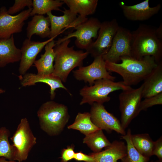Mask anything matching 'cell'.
Wrapping results in <instances>:
<instances>
[{"mask_svg": "<svg viewBox=\"0 0 162 162\" xmlns=\"http://www.w3.org/2000/svg\"><path fill=\"white\" fill-rule=\"evenodd\" d=\"M120 63L105 61L106 67L109 72H115L122 77L123 83L130 86L144 80L157 66L158 63L152 56H145L136 59L130 56L121 58Z\"/></svg>", "mask_w": 162, "mask_h": 162, "instance_id": "obj_1", "label": "cell"}, {"mask_svg": "<svg viewBox=\"0 0 162 162\" xmlns=\"http://www.w3.org/2000/svg\"><path fill=\"white\" fill-rule=\"evenodd\" d=\"M156 28L145 24L140 25L131 32V56L136 59L147 56L153 57L157 63L162 61V39Z\"/></svg>", "mask_w": 162, "mask_h": 162, "instance_id": "obj_2", "label": "cell"}, {"mask_svg": "<svg viewBox=\"0 0 162 162\" xmlns=\"http://www.w3.org/2000/svg\"><path fill=\"white\" fill-rule=\"evenodd\" d=\"M70 39L56 44L54 47L55 54L54 70L52 74L65 82L68 75L75 68L82 66L83 60L89 54L86 51L75 50L74 46L69 47Z\"/></svg>", "mask_w": 162, "mask_h": 162, "instance_id": "obj_3", "label": "cell"}, {"mask_svg": "<svg viewBox=\"0 0 162 162\" xmlns=\"http://www.w3.org/2000/svg\"><path fill=\"white\" fill-rule=\"evenodd\" d=\"M37 115L40 128L51 136L59 134L70 117L66 106L52 100L42 104L37 111Z\"/></svg>", "mask_w": 162, "mask_h": 162, "instance_id": "obj_4", "label": "cell"}, {"mask_svg": "<svg viewBox=\"0 0 162 162\" xmlns=\"http://www.w3.org/2000/svg\"><path fill=\"white\" fill-rule=\"evenodd\" d=\"M131 87L125 85L122 81L115 82L110 80L103 79L96 80L91 86H85L80 91L82 97L80 105L94 103L103 104L109 101L111 99L108 95L114 91L129 89Z\"/></svg>", "mask_w": 162, "mask_h": 162, "instance_id": "obj_5", "label": "cell"}, {"mask_svg": "<svg viewBox=\"0 0 162 162\" xmlns=\"http://www.w3.org/2000/svg\"><path fill=\"white\" fill-rule=\"evenodd\" d=\"M15 149V161L22 162L28 158L29 152L37 143V138L26 118H22L10 138Z\"/></svg>", "mask_w": 162, "mask_h": 162, "instance_id": "obj_6", "label": "cell"}, {"mask_svg": "<svg viewBox=\"0 0 162 162\" xmlns=\"http://www.w3.org/2000/svg\"><path fill=\"white\" fill-rule=\"evenodd\" d=\"M143 85L136 89L132 88L122 91L119 95L121 123L125 130L132 121L139 114L140 105L142 98Z\"/></svg>", "mask_w": 162, "mask_h": 162, "instance_id": "obj_7", "label": "cell"}, {"mask_svg": "<svg viewBox=\"0 0 162 162\" xmlns=\"http://www.w3.org/2000/svg\"><path fill=\"white\" fill-rule=\"evenodd\" d=\"M101 22L97 18L91 17L74 28V32L69 33L63 38L56 42L59 44L66 40L74 37L75 43L78 48L87 50L93 43V39L97 38Z\"/></svg>", "mask_w": 162, "mask_h": 162, "instance_id": "obj_8", "label": "cell"}, {"mask_svg": "<svg viewBox=\"0 0 162 162\" xmlns=\"http://www.w3.org/2000/svg\"><path fill=\"white\" fill-rule=\"evenodd\" d=\"M119 26L115 19L101 22L97 39L86 51L94 58L105 55L111 47Z\"/></svg>", "mask_w": 162, "mask_h": 162, "instance_id": "obj_9", "label": "cell"}, {"mask_svg": "<svg viewBox=\"0 0 162 162\" xmlns=\"http://www.w3.org/2000/svg\"><path fill=\"white\" fill-rule=\"evenodd\" d=\"M32 9L28 8L12 15L8 13L5 6L2 7L0 8V39H8L14 34L21 32Z\"/></svg>", "mask_w": 162, "mask_h": 162, "instance_id": "obj_10", "label": "cell"}, {"mask_svg": "<svg viewBox=\"0 0 162 162\" xmlns=\"http://www.w3.org/2000/svg\"><path fill=\"white\" fill-rule=\"evenodd\" d=\"M73 73L76 80L88 82L90 86L93 85L98 80L106 79L114 81L116 78V77L110 75L107 70L105 61L101 56L94 58L90 64L79 67Z\"/></svg>", "mask_w": 162, "mask_h": 162, "instance_id": "obj_11", "label": "cell"}, {"mask_svg": "<svg viewBox=\"0 0 162 162\" xmlns=\"http://www.w3.org/2000/svg\"><path fill=\"white\" fill-rule=\"evenodd\" d=\"M91 105L90 112L91 119L98 128L108 132L113 130L122 135L126 134L120 121L107 111L103 104L94 103Z\"/></svg>", "mask_w": 162, "mask_h": 162, "instance_id": "obj_12", "label": "cell"}, {"mask_svg": "<svg viewBox=\"0 0 162 162\" xmlns=\"http://www.w3.org/2000/svg\"><path fill=\"white\" fill-rule=\"evenodd\" d=\"M131 32L121 26L119 28L113 38L109 51L102 56L105 61L117 63L121 58L131 56Z\"/></svg>", "mask_w": 162, "mask_h": 162, "instance_id": "obj_13", "label": "cell"}, {"mask_svg": "<svg viewBox=\"0 0 162 162\" xmlns=\"http://www.w3.org/2000/svg\"><path fill=\"white\" fill-rule=\"evenodd\" d=\"M56 38H51L43 42L32 41L28 38L24 40L20 49L21 58L19 68V71L21 75L26 74L34 64L38 54L47 43Z\"/></svg>", "mask_w": 162, "mask_h": 162, "instance_id": "obj_14", "label": "cell"}, {"mask_svg": "<svg viewBox=\"0 0 162 162\" xmlns=\"http://www.w3.org/2000/svg\"><path fill=\"white\" fill-rule=\"evenodd\" d=\"M64 14L60 16L53 15L51 12L47 13L50 22V34L49 38L56 37L64 31L70 28H74L84 22L85 20L70 9H64Z\"/></svg>", "mask_w": 162, "mask_h": 162, "instance_id": "obj_15", "label": "cell"}, {"mask_svg": "<svg viewBox=\"0 0 162 162\" xmlns=\"http://www.w3.org/2000/svg\"><path fill=\"white\" fill-rule=\"evenodd\" d=\"M149 0H146L133 5H127L123 2L119 3L125 17L133 21H143L147 20L157 14L161 6L158 4L154 7L149 6Z\"/></svg>", "mask_w": 162, "mask_h": 162, "instance_id": "obj_16", "label": "cell"}, {"mask_svg": "<svg viewBox=\"0 0 162 162\" xmlns=\"http://www.w3.org/2000/svg\"><path fill=\"white\" fill-rule=\"evenodd\" d=\"M22 86H34L38 82L46 83L50 87V97L53 99L56 96L55 90L58 88H62L68 92V89L63 84L60 78L53 75L49 74H39L32 73L25 74L19 77Z\"/></svg>", "mask_w": 162, "mask_h": 162, "instance_id": "obj_17", "label": "cell"}, {"mask_svg": "<svg viewBox=\"0 0 162 162\" xmlns=\"http://www.w3.org/2000/svg\"><path fill=\"white\" fill-rule=\"evenodd\" d=\"M127 146L122 141L115 140L105 150L98 153L89 154L96 162H118L126 154Z\"/></svg>", "mask_w": 162, "mask_h": 162, "instance_id": "obj_18", "label": "cell"}, {"mask_svg": "<svg viewBox=\"0 0 162 162\" xmlns=\"http://www.w3.org/2000/svg\"><path fill=\"white\" fill-rule=\"evenodd\" d=\"M142 98H149L162 93V61L144 80Z\"/></svg>", "mask_w": 162, "mask_h": 162, "instance_id": "obj_19", "label": "cell"}, {"mask_svg": "<svg viewBox=\"0 0 162 162\" xmlns=\"http://www.w3.org/2000/svg\"><path fill=\"white\" fill-rule=\"evenodd\" d=\"M21 58V50L16 46L13 35L8 39H0V68L20 61Z\"/></svg>", "mask_w": 162, "mask_h": 162, "instance_id": "obj_20", "label": "cell"}, {"mask_svg": "<svg viewBox=\"0 0 162 162\" xmlns=\"http://www.w3.org/2000/svg\"><path fill=\"white\" fill-rule=\"evenodd\" d=\"M50 22L49 17L43 15H35L28 23L26 36L31 39L34 34L42 38H50Z\"/></svg>", "mask_w": 162, "mask_h": 162, "instance_id": "obj_21", "label": "cell"}, {"mask_svg": "<svg viewBox=\"0 0 162 162\" xmlns=\"http://www.w3.org/2000/svg\"><path fill=\"white\" fill-rule=\"evenodd\" d=\"M56 45V42L54 40L47 43L45 46L44 53L41 55L39 59L35 61L34 66L37 69V74L46 75L52 73L54 70L53 62L55 56L54 47Z\"/></svg>", "mask_w": 162, "mask_h": 162, "instance_id": "obj_22", "label": "cell"}, {"mask_svg": "<svg viewBox=\"0 0 162 162\" xmlns=\"http://www.w3.org/2000/svg\"><path fill=\"white\" fill-rule=\"evenodd\" d=\"M71 11L83 17H86L95 12L98 0H62Z\"/></svg>", "mask_w": 162, "mask_h": 162, "instance_id": "obj_23", "label": "cell"}, {"mask_svg": "<svg viewBox=\"0 0 162 162\" xmlns=\"http://www.w3.org/2000/svg\"><path fill=\"white\" fill-rule=\"evenodd\" d=\"M131 140L134 147L143 156L148 158L152 156L154 141L149 134L146 133L132 134Z\"/></svg>", "mask_w": 162, "mask_h": 162, "instance_id": "obj_24", "label": "cell"}, {"mask_svg": "<svg viewBox=\"0 0 162 162\" xmlns=\"http://www.w3.org/2000/svg\"><path fill=\"white\" fill-rule=\"evenodd\" d=\"M68 129L77 130L86 136L99 129L91 119L90 112H79L73 124L68 127Z\"/></svg>", "mask_w": 162, "mask_h": 162, "instance_id": "obj_25", "label": "cell"}, {"mask_svg": "<svg viewBox=\"0 0 162 162\" xmlns=\"http://www.w3.org/2000/svg\"><path fill=\"white\" fill-rule=\"evenodd\" d=\"M83 143L86 144L94 153L99 152L111 144L100 129L86 135Z\"/></svg>", "mask_w": 162, "mask_h": 162, "instance_id": "obj_26", "label": "cell"}, {"mask_svg": "<svg viewBox=\"0 0 162 162\" xmlns=\"http://www.w3.org/2000/svg\"><path fill=\"white\" fill-rule=\"evenodd\" d=\"M64 4L60 0H33L30 16L43 15L52 10L61 11L59 8Z\"/></svg>", "mask_w": 162, "mask_h": 162, "instance_id": "obj_27", "label": "cell"}, {"mask_svg": "<svg viewBox=\"0 0 162 162\" xmlns=\"http://www.w3.org/2000/svg\"><path fill=\"white\" fill-rule=\"evenodd\" d=\"M131 130L128 129L126 134L121 138L126 142L127 153L121 160V162H148L150 158L144 156L140 154L133 145L131 140Z\"/></svg>", "mask_w": 162, "mask_h": 162, "instance_id": "obj_28", "label": "cell"}, {"mask_svg": "<svg viewBox=\"0 0 162 162\" xmlns=\"http://www.w3.org/2000/svg\"><path fill=\"white\" fill-rule=\"evenodd\" d=\"M9 130L5 127L0 128V158L4 157L9 160L15 161V149L9 140Z\"/></svg>", "mask_w": 162, "mask_h": 162, "instance_id": "obj_29", "label": "cell"}, {"mask_svg": "<svg viewBox=\"0 0 162 162\" xmlns=\"http://www.w3.org/2000/svg\"><path fill=\"white\" fill-rule=\"evenodd\" d=\"M162 104V93L154 96L144 98L141 101L139 108L140 112L142 110H146L148 108L154 106Z\"/></svg>", "mask_w": 162, "mask_h": 162, "instance_id": "obj_30", "label": "cell"}, {"mask_svg": "<svg viewBox=\"0 0 162 162\" xmlns=\"http://www.w3.org/2000/svg\"><path fill=\"white\" fill-rule=\"evenodd\" d=\"M32 0H15L14 5L8 10V12L12 15L23 10L26 7L28 8H32Z\"/></svg>", "mask_w": 162, "mask_h": 162, "instance_id": "obj_31", "label": "cell"}, {"mask_svg": "<svg viewBox=\"0 0 162 162\" xmlns=\"http://www.w3.org/2000/svg\"><path fill=\"white\" fill-rule=\"evenodd\" d=\"M74 146L73 145L68 146L66 148L63 149L61 152V162H68L74 159L75 152Z\"/></svg>", "mask_w": 162, "mask_h": 162, "instance_id": "obj_32", "label": "cell"}, {"mask_svg": "<svg viewBox=\"0 0 162 162\" xmlns=\"http://www.w3.org/2000/svg\"><path fill=\"white\" fill-rule=\"evenodd\" d=\"M152 155H155L158 160L162 161V136H161L157 140L154 141Z\"/></svg>", "mask_w": 162, "mask_h": 162, "instance_id": "obj_33", "label": "cell"}, {"mask_svg": "<svg viewBox=\"0 0 162 162\" xmlns=\"http://www.w3.org/2000/svg\"><path fill=\"white\" fill-rule=\"evenodd\" d=\"M74 159L77 161L96 162L94 158L92 155L89 154V155L85 154L82 151L75 153Z\"/></svg>", "mask_w": 162, "mask_h": 162, "instance_id": "obj_34", "label": "cell"}, {"mask_svg": "<svg viewBox=\"0 0 162 162\" xmlns=\"http://www.w3.org/2000/svg\"><path fill=\"white\" fill-rule=\"evenodd\" d=\"M156 32L159 37L162 39V25L160 24L159 27L156 28Z\"/></svg>", "mask_w": 162, "mask_h": 162, "instance_id": "obj_35", "label": "cell"}, {"mask_svg": "<svg viewBox=\"0 0 162 162\" xmlns=\"http://www.w3.org/2000/svg\"><path fill=\"white\" fill-rule=\"evenodd\" d=\"M0 162H17L16 161L9 160L4 157L0 158Z\"/></svg>", "mask_w": 162, "mask_h": 162, "instance_id": "obj_36", "label": "cell"}, {"mask_svg": "<svg viewBox=\"0 0 162 162\" xmlns=\"http://www.w3.org/2000/svg\"><path fill=\"white\" fill-rule=\"evenodd\" d=\"M5 92V91L2 88H0V94L4 93Z\"/></svg>", "mask_w": 162, "mask_h": 162, "instance_id": "obj_37", "label": "cell"}, {"mask_svg": "<svg viewBox=\"0 0 162 162\" xmlns=\"http://www.w3.org/2000/svg\"><path fill=\"white\" fill-rule=\"evenodd\" d=\"M150 162H162V161H161L158 160L155 161L152 160Z\"/></svg>", "mask_w": 162, "mask_h": 162, "instance_id": "obj_38", "label": "cell"}]
</instances>
